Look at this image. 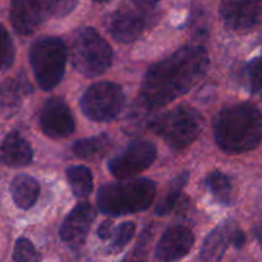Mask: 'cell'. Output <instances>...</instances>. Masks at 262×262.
Returning <instances> with one entry per match:
<instances>
[{
  "label": "cell",
  "instance_id": "1",
  "mask_svg": "<svg viewBox=\"0 0 262 262\" xmlns=\"http://www.w3.org/2000/svg\"><path fill=\"white\" fill-rule=\"evenodd\" d=\"M209 66V54L199 45L186 46L154 64L141 89L143 109H158L186 95L206 76Z\"/></svg>",
  "mask_w": 262,
  "mask_h": 262
},
{
  "label": "cell",
  "instance_id": "2",
  "mask_svg": "<svg viewBox=\"0 0 262 262\" xmlns=\"http://www.w3.org/2000/svg\"><path fill=\"white\" fill-rule=\"evenodd\" d=\"M214 137L220 150L228 154H245L262 141V112L251 102L224 107L214 123Z\"/></svg>",
  "mask_w": 262,
  "mask_h": 262
},
{
  "label": "cell",
  "instance_id": "3",
  "mask_svg": "<svg viewBox=\"0 0 262 262\" xmlns=\"http://www.w3.org/2000/svg\"><path fill=\"white\" fill-rule=\"evenodd\" d=\"M156 196V184L140 178L100 187L96 202L99 210L110 216H123L147 210Z\"/></svg>",
  "mask_w": 262,
  "mask_h": 262
},
{
  "label": "cell",
  "instance_id": "4",
  "mask_svg": "<svg viewBox=\"0 0 262 262\" xmlns=\"http://www.w3.org/2000/svg\"><path fill=\"white\" fill-rule=\"evenodd\" d=\"M160 17L159 3L133 0L120 4L107 17L105 27L115 41L129 43L155 27Z\"/></svg>",
  "mask_w": 262,
  "mask_h": 262
},
{
  "label": "cell",
  "instance_id": "5",
  "mask_svg": "<svg viewBox=\"0 0 262 262\" xmlns=\"http://www.w3.org/2000/svg\"><path fill=\"white\" fill-rule=\"evenodd\" d=\"M204 117L188 105H179L150 122V129L163 138L173 151H183L199 138L204 129Z\"/></svg>",
  "mask_w": 262,
  "mask_h": 262
},
{
  "label": "cell",
  "instance_id": "6",
  "mask_svg": "<svg viewBox=\"0 0 262 262\" xmlns=\"http://www.w3.org/2000/svg\"><path fill=\"white\" fill-rule=\"evenodd\" d=\"M28 58L40 89L50 91L63 78L68 60V48L60 37L46 36L32 43Z\"/></svg>",
  "mask_w": 262,
  "mask_h": 262
},
{
  "label": "cell",
  "instance_id": "7",
  "mask_svg": "<svg viewBox=\"0 0 262 262\" xmlns=\"http://www.w3.org/2000/svg\"><path fill=\"white\" fill-rule=\"evenodd\" d=\"M113 49L106 40L91 27L77 31L72 43V64L82 76L97 77L112 67Z\"/></svg>",
  "mask_w": 262,
  "mask_h": 262
},
{
  "label": "cell",
  "instance_id": "8",
  "mask_svg": "<svg viewBox=\"0 0 262 262\" xmlns=\"http://www.w3.org/2000/svg\"><path fill=\"white\" fill-rule=\"evenodd\" d=\"M77 2L69 0H14L10 3V22L15 32L28 36L51 17H64Z\"/></svg>",
  "mask_w": 262,
  "mask_h": 262
},
{
  "label": "cell",
  "instance_id": "9",
  "mask_svg": "<svg viewBox=\"0 0 262 262\" xmlns=\"http://www.w3.org/2000/svg\"><path fill=\"white\" fill-rule=\"evenodd\" d=\"M81 110L94 122L106 123L120 114L124 105V92L114 82H97L81 97Z\"/></svg>",
  "mask_w": 262,
  "mask_h": 262
},
{
  "label": "cell",
  "instance_id": "10",
  "mask_svg": "<svg viewBox=\"0 0 262 262\" xmlns=\"http://www.w3.org/2000/svg\"><path fill=\"white\" fill-rule=\"evenodd\" d=\"M156 159V146L146 140L133 141L107 163V169L119 179H128L150 168Z\"/></svg>",
  "mask_w": 262,
  "mask_h": 262
},
{
  "label": "cell",
  "instance_id": "11",
  "mask_svg": "<svg viewBox=\"0 0 262 262\" xmlns=\"http://www.w3.org/2000/svg\"><path fill=\"white\" fill-rule=\"evenodd\" d=\"M40 128L50 138H66L76 129L74 117L61 97H50L42 105L38 118Z\"/></svg>",
  "mask_w": 262,
  "mask_h": 262
},
{
  "label": "cell",
  "instance_id": "12",
  "mask_svg": "<svg viewBox=\"0 0 262 262\" xmlns=\"http://www.w3.org/2000/svg\"><path fill=\"white\" fill-rule=\"evenodd\" d=\"M220 15L229 30H252L262 25V2H223Z\"/></svg>",
  "mask_w": 262,
  "mask_h": 262
},
{
  "label": "cell",
  "instance_id": "13",
  "mask_svg": "<svg viewBox=\"0 0 262 262\" xmlns=\"http://www.w3.org/2000/svg\"><path fill=\"white\" fill-rule=\"evenodd\" d=\"M194 245V235L184 225H174L165 230L159 241L155 256L161 262H174L186 257Z\"/></svg>",
  "mask_w": 262,
  "mask_h": 262
},
{
  "label": "cell",
  "instance_id": "14",
  "mask_svg": "<svg viewBox=\"0 0 262 262\" xmlns=\"http://www.w3.org/2000/svg\"><path fill=\"white\" fill-rule=\"evenodd\" d=\"M95 220V211L91 205L81 202L68 214L61 223L59 235L64 243L77 248L82 246L89 235L90 228Z\"/></svg>",
  "mask_w": 262,
  "mask_h": 262
},
{
  "label": "cell",
  "instance_id": "15",
  "mask_svg": "<svg viewBox=\"0 0 262 262\" xmlns=\"http://www.w3.org/2000/svg\"><path fill=\"white\" fill-rule=\"evenodd\" d=\"M33 150L30 142L18 132H9L2 143V161L10 168L30 165Z\"/></svg>",
  "mask_w": 262,
  "mask_h": 262
},
{
  "label": "cell",
  "instance_id": "16",
  "mask_svg": "<svg viewBox=\"0 0 262 262\" xmlns=\"http://www.w3.org/2000/svg\"><path fill=\"white\" fill-rule=\"evenodd\" d=\"M234 229L232 230L229 224H223L212 230L207 235L206 241L200 252V261L201 262H220L225 251H227L228 243L232 242V235Z\"/></svg>",
  "mask_w": 262,
  "mask_h": 262
},
{
  "label": "cell",
  "instance_id": "17",
  "mask_svg": "<svg viewBox=\"0 0 262 262\" xmlns=\"http://www.w3.org/2000/svg\"><path fill=\"white\" fill-rule=\"evenodd\" d=\"M13 202L20 210H28L37 202L40 196V184L27 174H19L10 182L9 187Z\"/></svg>",
  "mask_w": 262,
  "mask_h": 262
},
{
  "label": "cell",
  "instance_id": "18",
  "mask_svg": "<svg viewBox=\"0 0 262 262\" xmlns=\"http://www.w3.org/2000/svg\"><path fill=\"white\" fill-rule=\"evenodd\" d=\"M32 91V86L28 82L23 72L14 78H9L3 83L2 89V109L4 114H12L18 109L23 97Z\"/></svg>",
  "mask_w": 262,
  "mask_h": 262
},
{
  "label": "cell",
  "instance_id": "19",
  "mask_svg": "<svg viewBox=\"0 0 262 262\" xmlns=\"http://www.w3.org/2000/svg\"><path fill=\"white\" fill-rule=\"evenodd\" d=\"M112 138L105 133L94 137L82 138L74 142L72 151L74 156L83 160H97L101 159L112 148Z\"/></svg>",
  "mask_w": 262,
  "mask_h": 262
},
{
  "label": "cell",
  "instance_id": "20",
  "mask_svg": "<svg viewBox=\"0 0 262 262\" xmlns=\"http://www.w3.org/2000/svg\"><path fill=\"white\" fill-rule=\"evenodd\" d=\"M205 186L212 194L215 201L219 202L220 205L229 206L232 204L233 186L232 181L227 174L220 170L212 171L205 179Z\"/></svg>",
  "mask_w": 262,
  "mask_h": 262
},
{
  "label": "cell",
  "instance_id": "21",
  "mask_svg": "<svg viewBox=\"0 0 262 262\" xmlns=\"http://www.w3.org/2000/svg\"><path fill=\"white\" fill-rule=\"evenodd\" d=\"M67 178L74 196L83 199L91 194L94 189V178L91 170L87 166H72L67 170Z\"/></svg>",
  "mask_w": 262,
  "mask_h": 262
},
{
  "label": "cell",
  "instance_id": "22",
  "mask_svg": "<svg viewBox=\"0 0 262 262\" xmlns=\"http://www.w3.org/2000/svg\"><path fill=\"white\" fill-rule=\"evenodd\" d=\"M188 173H182L171 182L166 196L159 202V205L155 209V212L158 216H166V215H169L173 211L174 207L178 204L179 199H181L182 189L186 187L187 182H188Z\"/></svg>",
  "mask_w": 262,
  "mask_h": 262
},
{
  "label": "cell",
  "instance_id": "23",
  "mask_svg": "<svg viewBox=\"0 0 262 262\" xmlns=\"http://www.w3.org/2000/svg\"><path fill=\"white\" fill-rule=\"evenodd\" d=\"M136 233V224L132 222H125L118 225L114 229L112 237V243H110L109 252L110 253H119L123 248L132 241L133 235Z\"/></svg>",
  "mask_w": 262,
  "mask_h": 262
},
{
  "label": "cell",
  "instance_id": "24",
  "mask_svg": "<svg viewBox=\"0 0 262 262\" xmlns=\"http://www.w3.org/2000/svg\"><path fill=\"white\" fill-rule=\"evenodd\" d=\"M246 86L250 94L255 95L262 90V56L252 59L245 69Z\"/></svg>",
  "mask_w": 262,
  "mask_h": 262
},
{
  "label": "cell",
  "instance_id": "25",
  "mask_svg": "<svg viewBox=\"0 0 262 262\" xmlns=\"http://www.w3.org/2000/svg\"><path fill=\"white\" fill-rule=\"evenodd\" d=\"M14 262H40V253L27 238H18L13 250Z\"/></svg>",
  "mask_w": 262,
  "mask_h": 262
},
{
  "label": "cell",
  "instance_id": "26",
  "mask_svg": "<svg viewBox=\"0 0 262 262\" xmlns=\"http://www.w3.org/2000/svg\"><path fill=\"white\" fill-rule=\"evenodd\" d=\"M15 49L12 37L4 26H2V71H7L14 61Z\"/></svg>",
  "mask_w": 262,
  "mask_h": 262
},
{
  "label": "cell",
  "instance_id": "27",
  "mask_svg": "<svg viewBox=\"0 0 262 262\" xmlns=\"http://www.w3.org/2000/svg\"><path fill=\"white\" fill-rule=\"evenodd\" d=\"M113 233H114V230H113V223L110 220L102 223L99 229H97V235H99L100 239L104 241L110 239L113 237Z\"/></svg>",
  "mask_w": 262,
  "mask_h": 262
},
{
  "label": "cell",
  "instance_id": "28",
  "mask_svg": "<svg viewBox=\"0 0 262 262\" xmlns=\"http://www.w3.org/2000/svg\"><path fill=\"white\" fill-rule=\"evenodd\" d=\"M232 243L235 248L241 250L246 243L245 233L239 229H234V232H233V235H232Z\"/></svg>",
  "mask_w": 262,
  "mask_h": 262
},
{
  "label": "cell",
  "instance_id": "29",
  "mask_svg": "<svg viewBox=\"0 0 262 262\" xmlns=\"http://www.w3.org/2000/svg\"><path fill=\"white\" fill-rule=\"evenodd\" d=\"M253 234H255L256 241H257L258 245H260L261 248H262V223L256 225L255 229H253Z\"/></svg>",
  "mask_w": 262,
  "mask_h": 262
},
{
  "label": "cell",
  "instance_id": "30",
  "mask_svg": "<svg viewBox=\"0 0 262 262\" xmlns=\"http://www.w3.org/2000/svg\"><path fill=\"white\" fill-rule=\"evenodd\" d=\"M141 262H142V261H141Z\"/></svg>",
  "mask_w": 262,
  "mask_h": 262
}]
</instances>
